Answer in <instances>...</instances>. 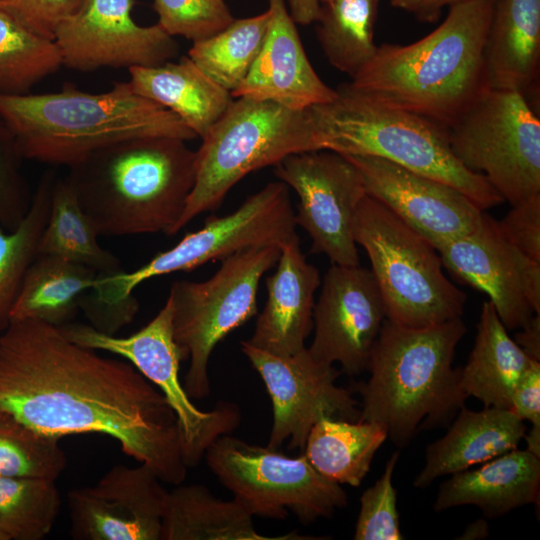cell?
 Masks as SVG:
<instances>
[{
  "label": "cell",
  "instance_id": "obj_1",
  "mask_svg": "<svg viewBox=\"0 0 540 540\" xmlns=\"http://www.w3.org/2000/svg\"><path fill=\"white\" fill-rule=\"evenodd\" d=\"M0 412L58 439L110 436L162 482L186 478L177 418L160 390L130 362L41 320L11 321L0 336Z\"/></svg>",
  "mask_w": 540,
  "mask_h": 540
},
{
  "label": "cell",
  "instance_id": "obj_2",
  "mask_svg": "<svg viewBox=\"0 0 540 540\" xmlns=\"http://www.w3.org/2000/svg\"><path fill=\"white\" fill-rule=\"evenodd\" d=\"M495 3L451 5L445 20L420 40L377 46L349 85L448 129L487 89L484 52Z\"/></svg>",
  "mask_w": 540,
  "mask_h": 540
},
{
  "label": "cell",
  "instance_id": "obj_3",
  "mask_svg": "<svg viewBox=\"0 0 540 540\" xmlns=\"http://www.w3.org/2000/svg\"><path fill=\"white\" fill-rule=\"evenodd\" d=\"M66 177L99 235H172L195 184L196 151L179 138H134L91 153Z\"/></svg>",
  "mask_w": 540,
  "mask_h": 540
},
{
  "label": "cell",
  "instance_id": "obj_4",
  "mask_svg": "<svg viewBox=\"0 0 540 540\" xmlns=\"http://www.w3.org/2000/svg\"><path fill=\"white\" fill-rule=\"evenodd\" d=\"M0 117L23 159L71 167L91 153L142 137L197 138L174 113L129 82L102 93L74 87L42 94H0Z\"/></svg>",
  "mask_w": 540,
  "mask_h": 540
},
{
  "label": "cell",
  "instance_id": "obj_5",
  "mask_svg": "<svg viewBox=\"0 0 540 540\" xmlns=\"http://www.w3.org/2000/svg\"><path fill=\"white\" fill-rule=\"evenodd\" d=\"M462 318L424 328L385 319L374 345L358 421L381 426L396 446L409 444L419 430L451 422L468 398L453 368L455 350L466 334Z\"/></svg>",
  "mask_w": 540,
  "mask_h": 540
},
{
  "label": "cell",
  "instance_id": "obj_6",
  "mask_svg": "<svg viewBox=\"0 0 540 540\" xmlns=\"http://www.w3.org/2000/svg\"><path fill=\"white\" fill-rule=\"evenodd\" d=\"M336 93L307 109L317 150L386 159L456 188L483 211L504 202L484 175L456 158L446 127L382 104L349 83Z\"/></svg>",
  "mask_w": 540,
  "mask_h": 540
},
{
  "label": "cell",
  "instance_id": "obj_7",
  "mask_svg": "<svg viewBox=\"0 0 540 540\" xmlns=\"http://www.w3.org/2000/svg\"><path fill=\"white\" fill-rule=\"evenodd\" d=\"M298 238L288 186L275 181L249 196L234 212L210 216L204 226L187 233L174 247L158 253L140 268L97 274L95 286L84 299L90 322L106 331H118L133 321L139 303L134 289L156 276L191 271L207 262L259 246H278Z\"/></svg>",
  "mask_w": 540,
  "mask_h": 540
},
{
  "label": "cell",
  "instance_id": "obj_8",
  "mask_svg": "<svg viewBox=\"0 0 540 540\" xmlns=\"http://www.w3.org/2000/svg\"><path fill=\"white\" fill-rule=\"evenodd\" d=\"M201 139L195 184L172 235L199 214L217 209L249 173L275 166L288 155L317 150L307 109L248 97L233 98Z\"/></svg>",
  "mask_w": 540,
  "mask_h": 540
},
{
  "label": "cell",
  "instance_id": "obj_9",
  "mask_svg": "<svg viewBox=\"0 0 540 540\" xmlns=\"http://www.w3.org/2000/svg\"><path fill=\"white\" fill-rule=\"evenodd\" d=\"M353 236L370 260L388 320L424 328L462 317L466 295L444 274L436 248L367 194Z\"/></svg>",
  "mask_w": 540,
  "mask_h": 540
},
{
  "label": "cell",
  "instance_id": "obj_10",
  "mask_svg": "<svg viewBox=\"0 0 540 540\" xmlns=\"http://www.w3.org/2000/svg\"><path fill=\"white\" fill-rule=\"evenodd\" d=\"M278 246L250 247L222 260L203 282L176 281L168 298L173 306V333L182 361L189 359L184 389L190 398L210 393L208 363L216 345L257 314L263 274L280 256Z\"/></svg>",
  "mask_w": 540,
  "mask_h": 540
},
{
  "label": "cell",
  "instance_id": "obj_11",
  "mask_svg": "<svg viewBox=\"0 0 540 540\" xmlns=\"http://www.w3.org/2000/svg\"><path fill=\"white\" fill-rule=\"evenodd\" d=\"M456 158L517 205L540 195V119L516 91L484 90L448 128Z\"/></svg>",
  "mask_w": 540,
  "mask_h": 540
},
{
  "label": "cell",
  "instance_id": "obj_12",
  "mask_svg": "<svg viewBox=\"0 0 540 540\" xmlns=\"http://www.w3.org/2000/svg\"><path fill=\"white\" fill-rule=\"evenodd\" d=\"M212 473L252 516L303 524L330 518L348 498L340 484L320 474L304 454L249 444L229 434L218 437L204 455Z\"/></svg>",
  "mask_w": 540,
  "mask_h": 540
},
{
  "label": "cell",
  "instance_id": "obj_13",
  "mask_svg": "<svg viewBox=\"0 0 540 540\" xmlns=\"http://www.w3.org/2000/svg\"><path fill=\"white\" fill-rule=\"evenodd\" d=\"M59 330L80 346L127 359L160 390L176 415L187 467L196 466L218 437L229 434L239 425L241 414L236 404L220 402L213 410L202 411L186 393L179 379L182 357L174 339L173 306L169 298L146 326L127 337L109 335L91 325L75 322Z\"/></svg>",
  "mask_w": 540,
  "mask_h": 540
},
{
  "label": "cell",
  "instance_id": "obj_14",
  "mask_svg": "<svg viewBox=\"0 0 540 540\" xmlns=\"http://www.w3.org/2000/svg\"><path fill=\"white\" fill-rule=\"evenodd\" d=\"M274 174L298 195L295 221L310 236L311 252L332 264L360 265L353 223L366 190L357 167L340 153L313 150L286 156Z\"/></svg>",
  "mask_w": 540,
  "mask_h": 540
},
{
  "label": "cell",
  "instance_id": "obj_15",
  "mask_svg": "<svg viewBox=\"0 0 540 540\" xmlns=\"http://www.w3.org/2000/svg\"><path fill=\"white\" fill-rule=\"evenodd\" d=\"M241 351L263 380L273 407L270 448L288 441V449L303 451L308 435L322 418L358 421L359 403L352 392L338 386L341 371L315 359L308 348L278 356L247 340Z\"/></svg>",
  "mask_w": 540,
  "mask_h": 540
},
{
  "label": "cell",
  "instance_id": "obj_16",
  "mask_svg": "<svg viewBox=\"0 0 540 540\" xmlns=\"http://www.w3.org/2000/svg\"><path fill=\"white\" fill-rule=\"evenodd\" d=\"M434 247L443 267L488 295L507 330L520 329L540 314V262L517 249L487 213L474 231Z\"/></svg>",
  "mask_w": 540,
  "mask_h": 540
},
{
  "label": "cell",
  "instance_id": "obj_17",
  "mask_svg": "<svg viewBox=\"0 0 540 540\" xmlns=\"http://www.w3.org/2000/svg\"><path fill=\"white\" fill-rule=\"evenodd\" d=\"M135 0H84L56 30L62 66L76 71L149 67L172 60L178 45L157 23L132 17Z\"/></svg>",
  "mask_w": 540,
  "mask_h": 540
},
{
  "label": "cell",
  "instance_id": "obj_18",
  "mask_svg": "<svg viewBox=\"0 0 540 540\" xmlns=\"http://www.w3.org/2000/svg\"><path fill=\"white\" fill-rule=\"evenodd\" d=\"M313 310L314 337L308 350L323 363L357 376L367 371L386 319L383 300L371 270L332 264Z\"/></svg>",
  "mask_w": 540,
  "mask_h": 540
},
{
  "label": "cell",
  "instance_id": "obj_19",
  "mask_svg": "<svg viewBox=\"0 0 540 540\" xmlns=\"http://www.w3.org/2000/svg\"><path fill=\"white\" fill-rule=\"evenodd\" d=\"M146 465L113 466L95 485L67 494L77 540H160L168 491Z\"/></svg>",
  "mask_w": 540,
  "mask_h": 540
},
{
  "label": "cell",
  "instance_id": "obj_20",
  "mask_svg": "<svg viewBox=\"0 0 540 540\" xmlns=\"http://www.w3.org/2000/svg\"><path fill=\"white\" fill-rule=\"evenodd\" d=\"M377 199L433 246L474 231L483 210L456 188L383 158L344 155Z\"/></svg>",
  "mask_w": 540,
  "mask_h": 540
},
{
  "label": "cell",
  "instance_id": "obj_21",
  "mask_svg": "<svg viewBox=\"0 0 540 540\" xmlns=\"http://www.w3.org/2000/svg\"><path fill=\"white\" fill-rule=\"evenodd\" d=\"M270 19L262 48L233 98L271 101L292 110H306L336 97L311 65L286 0H268Z\"/></svg>",
  "mask_w": 540,
  "mask_h": 540
},
{
  "label": "cell",
  "instance_id": "obj_22",
  "mask_svg": "<svg viewBox=\"0 0 540 540\" xmlns=\"http://www.w3.org/2000/svg\"><path fill=\"white\" fill-rule=\"evenodd\" d=\"M277 263L276 271L265 280L266 304L247 341L268 353L289 356L305 348L313 330L320 276L302 253L299 237L281 247Z\"/></svg>",
  "mask_w": 540,
  "mask_h": 540
},
{
  "label": "cell",
  "instance_id": "obj_23",
  "mask_svg": "<svg viewBox=\"0 0 540 540\" xmlns=\"http://www.w3.org/2000/svg\"><path fill=\"white\" fill-rule=\"evenodd\" d=\"M540 457L527 449H513L476 469L450 475L438 489L436 512L474 505L487 518L503 516L519 507L538 503Z\"/></svg>",
  "mask_w": 540,
  "mask_h": 540
},
{
  "label": "cell",
  "instance_id": "obj_24",
  "mask_svg": "<svg viewBox=\"0 0 540 540\" xmlns=\"http://www.w3.org/2000/svg\"><path fill=\"white\" fill-rule=\"evenodd\" d=\"M525 433L524 421L510 409L484 407L472 411L463 406L446 434L427 446L424 466L413 484L426 488L439 477L516 449Z\"/></svg>",
  "mask_w": 540,
  "mask_h": 540
},
{
  "label": "cell",
  "instance_id": "obj_25",
  "mask_svg": "<svg viewBox=\"0 0 540 540\" xmlns=\"http://www.w3.org/2000/svg\"><path fill=\"white\" fill-rule=\"evenodd\" d=\"M540 63V0H496L484 52L487 89L536 88Z\"/></svg>",
  "mask_w": 540,
  "mask_h": 540
},
{
  "label": "cell",
  "instance_id": "obj_26",
  "mask_svg": "<svg viewBox=\"0 0 540 540\" xmlns=\"http://www.w3.org/2000/svg\"><path fill=\"white\" fill-rule=\"evenodd\" d=\"M129 84L139 95L179 117L202 138L233 100L231 93L208 77L188 56L178 62L132 67Z\"/></svg>",
  "mask_w": 540,
  "mask_h": 540
},
{
  "label": "cell",
  "instance_id": "obj_27",
  "mask_svg": "<svg viewBox=\"0 0 540 540\" xmlns=\"http://www.w3.org/2000/svg\"><path fill=\"white\" fill-rule=\"evenodd\" d=\"M535 361L509 336L492 303L485 301L474 346L459 368L461 389L484 407L510 409L515 387Z\"/></svg>",
  "mask_w": 540,
  "mask_h": 540
},
{
  "label": "cell",
  "instance_id": "obj_28",
  "mask_svg": "<svg viewBox=\"0 0 540 540\" xmlns=\"http://www.w3.org/2000/svg\"><path fill=\"white\" fill-rule=\"evenodd\" d=\"M252 517L236 500L218 499L203 485H180L167 494L160 540L313 539L296 533L265 537Z\"/></svg>",
  "mask_w": 540,
  "mask_h": 540
},
{
  "label": "cell",
  "instance_id": "obj_29",
  "mask_svg": "<svg viewBox=\"0 0 540 540\" xmlns=\"http://www.w3.org/2000/svg\"><path fill=\"white\" fill-rule=\"evenodd\" d=\"M97 274L61 257L37 255L25 274L11 321L37 319L58 328L72 322Z\"/></svg>",
  "mask_w": 540,
  "mask_h": 540
},
{
  "label": "cell",
  "instance_id": "obj_30",
  "mask_svg": "<svg viewBox=\"0 0 540 540\" xmlns=\"http://www.w3.org/2000/svg\"><path fill=\"white\" fill-rule=\"evenodd\" d=\"M386 439L376 423L322 418L312 427L303 454L330 481L358 487Z\"/></svg>",
  "mask_w": 540,
  "mask_h": 540
},
{
  "label": "cell",
  "instance_id": "obj_31",
  "mask_svg": "<svg viewBox=\"0 0 540 540\" xmlns=\"http://www.w3.org/2000/svg\"><path fill=\"white\" fill-rule=\"evenodd\" d=\"M99 234L79 203L67 179H54L49 217L41 234L37 255H54L87 266L98 274L121 270L120 260L97 242Z\"/></svg>",
  "mask_w": 540,
  "mask_h": 540
},
{
  "label": "cell",
  "instance_id": "obj_32",
  "mask_svg": "<svg viewBox=\"0 0 540 540\" xmlns=\"http://www.w3.org/2000/svg\"><path fill=\"white\" fill-rule=\"evenodd\" d=\"M379 0H335L322 4L316 34L329 63L351 79L374 55Z\"/></svg>",
  "mask_w": 540,
  "mask_h": 540
},
{
  "label": "cell",
  "instance_id": "obj_33",
  "mask_svg": "<svg viewBox=\"0 0 540 540\" xmlns=\"http://www.w3.org/2000/svg\"><path fill=\"white\" fill-rule=\"evenodd\" d=\"M270 12L234 19L218 33L193 42L188 57L215 83L232 93L253 66L265 39Z\"/></svg>",
  "mask_w": 540,
  "mask_h": 540
},
{
  "label": "cell",
  "instance_id": "obj_34",
  "mask_svg": "<svg viewBox=\"0 0 540 540\" xmlns=\"http://www.w3.org/2000/svg\"><path fill=\"white\" fill-rule=\"evenodd\" d=\"M55 179L46 173L19 225L8 231L0 225V331L11 322V312L25 274L37 256L38 243L46 226Z\"/></svg>",
  "mask_w": 540,
  "mask_h": 540
},
{
  "label": "cell",
  "instance_id": "obj_35",
  "mask_svg": "<svg viewBox=\"0 0 540 540\" xmlns=\"http://www.w3.org/2000/svg\"><path fill=\"white\" fill-rule=\"evenodd\" d=\"M61 66L53 40L31 31L0 7V94L29 93Z\"/></svg>",
  "mask_w": 540,
  "mask_h": 540
},
{
  "label": "cell",
  "instance_id": "obj_36",
  "mask_svg": "<svg viewBox=\"0 0 540 540\" xmlns=\"http://www.w3.org/2000/svg\"><path fill=\"white\" fill-rule=\"evenodd\" d=\"M55 481L0 476V532L7 540H40L61 508Z\"/></svg>",
  "mask_w": 540,
  "mask_h": 540
},
{
  "label": "cell",
  "instance_id": "obj_37",
  "mask_svg": "<svg viewBox=\"0 0 540 540\" xmlns=\"http://www.w3.org/2000/svg\"><path fill=\"white\" fill-rule=\"evenodd\" d=\"M66 463L58 438L0 412V476L55 481Z\"/></svg>",
  "mask_w": 540,
  "mask_h": 540
},
{
  "label": "cell",
  "instance_id": "obj_38",
  "mask_svg": "<svg viewBox=\"0 0 540 540\" xmlns=\"http://www.w3.org/2000/svg\"><path fill=\"white\" fill-rule=\"evenodd\" d=\"M153 7L167 34L192 42L218 33L235 19L224 0H154Z\"/></svg>",
  "mask_w": 540,
  "mask_h": 540
},
{
  "label": "cell",
  "instance_id": "obj_39",
  "mask_svg": "<svg viewBox=\"0 0 540 540\" xmlns=\"http://www.w3.org/2000/svg\"><path fill=\"white\" fill-rule=\"evenodd\" d=\"M399 455V451L391 454L380 478L362 493L354 539H403L396 505L397 494L393 486V473Z\"/></svg>",
  "mask_w": 540,
  "mask_h": 540
},
{
  "label": "cell",
  "instance_id": "obj_40",
  "mask_svg": "<svg viewBox=\"0 0 540 540\" xmlns=\"http://www.w3.org/2000/svg\"><path fill=\"white\" fill-rule=\"evenodd\" d=\"M22 159L11 131L0 117V225L8 231L19 225L32 200L21 172Z\"/></svg>",
  "mask_w": 540,
  "mask_h": 540
},
{
  "label": "cell",
  "instance_id": "obj_41",
  "mask_svg": "<svg viewBox=\"0 0 540 540\" xmlns=\"http://www.w3.org/2000/svg\"><path fill=\"white\" fill-rule=\"evenodd\" d=\"M84 0H0V7L25 27L53 40L57 28Z\"/></svg>",
  "mask_w": 540,
  "mask_h": 540
},
{
  "label": "cell",
  "instance_id": "obj_42",
  "mask_svg": "<svg viewBox=\"0 0 540 540\" xmlns=\"http://www.w3.org/2000/svg\"><path fill=\"white\" fill-rule=\"evenodd\" d=\"M499 224L517 249L540 262V195L512 206Z\"/></svg>",
  "mask_w": 540,
  "mask_h": 540
},
{
  "label": "cell",
  "instance_id": "obj_43",
  "mask_svg": "<svg viewBox=\"0 0 540 540\" xmlns=\"http://www.w3.org/2000/svg\"><path fill=\"white\" fill-rule=\"evenodd\" d=\"M510 410L540 431V361H535L514 389Z\"/></svg>",
  "mask_w": 540,
  "mask_h": 540
},
{
  "label": "cell",
  "instance_id": "obj_44",
  "mask_svg": "<svg viewBox=\"0 0 540 540\" xmlns=\"http://www.w3.org/2000/svg\"><path fill=\"white\" fill-rule=\"evenodd\" d=\"M514 341L532 358L540 361V314L520 328Z\"/></svg>",
  "mask_w": 540,
  "mask_h": 540
},
{
  "label": "cell",
  "instance_id": "obj_45",
  "mask_svg": "<svg viewBox=\"0 0 540 540\" xmlns=\"http://www.w3.org/2000/svg\"><path fill=\"white\" fill-rule=\"evenodd\" d=\"M286 3L295 23L308 25L317 21L321 8L318 0H286Z\"/></svg>",
  "mask_w": 540,
  "mask_h": 540
},
{
  "label": "cell",
  "instance_id": "obj_46",
  "mask_svg": "<svg viewBox=\"0 0 540 540\" xmlns=\"http://www.w3.org/2000/svg\"><path fill=\"white\" fill-rule=\"evenodd\" d=\"M392 6L413 13L419 20L433 22L437 20L434 12L435 0H390Z\"/></svg>",
  "mask_w": 540,
  "mask_h": 540
},
{
  "label": "cell",
  "instance_id": "obj_47",
  "mask_svg": "<svg viewBox=\"0 0 540 540\" xmlns=\"http://www.w3.org/2000/svg\"><path fill=\"white\" fill-rule=\"evenodd\" d=\"M489 535L488 523L485 520L478 519L470 523L464 533L460 537L461 539H483Z\"/></svg>",
  "mask_w": 540,
  "mask_h": 540
},
{
  "label": "cell",
  "instance_id": "obj_48",
  "mask_svg": "<svg viewBox=\"0 0 540 540\" xmlns=\"http://www.w3.org/2000/svg\"><path fill=\"white\" fill-rule=\"evenodd\" d=\"M463 1H468V0H435L434 12H435L437 18L439 17V15L441 13V10L444 7L451 6V5H454V4L463 2Z\"/></svg>",
  "mask_w": 540,
  "mask_h": 540
},
{
  "label": "cell",
  "instance_id": "obj_49",
  "mask_svg": "<svg viewBox=\"0 0 540 540\" xmlns=\"http://www.w3.org/2000/svg\"><path fill=\"white\" fill-rule=\"evenodd\" d=\"M318 1L322 5V4H327V3L333 2L335 0H318Z\"/></svg>",
  "mask_w": 540,
  "mask_h": 540
},
{
  "label": "cell",
  "instance_id": "obj_50",
  "mask_svg": "<svg viewBox=\"0 0 540 540\" xmlns=\"http://www.w3.org/2000/svg\"><path fill=\"white\" fill-rule=\"evenodd\" d=\"M0 540H7V538L0 532Z\"/></svg>",
  "mask_w": 540,
  "mask_h": 540
}]
</instances>
